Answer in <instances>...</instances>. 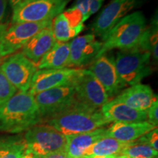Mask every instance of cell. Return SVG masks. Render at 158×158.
Returning <instances> with one entry per match:
<instances>
[{
    "label": "cell",
    "instance_id": "6da1fadb",
    "mask_svg": "<svg viewBox=\"0 0 158 158\" xmlns=\"http://www.w3.org/2000/svg\"><path fill=\"white\" fill-rule=\"evenodd\" d=\"M43 122L33 94L18 92L0 106V132L21 134Z\"/></svg>",
    "mask_w": 158,
    "mask_h": 158
},
{
    "label": "cell",
    "instance_id": "7a4b0ae2",
    "mask_svg": "<svg viewBox=\"0 0 158 158\" xmlns=\"http://www.w3.org/2000/svg\"><path fill=\"white\" fill-rule=\"evenodd\" d=\"M45 122L64 135L88 133L111 123L100 109L89 108L76 102L69 109Z\"/></svg>",
    "mask_w": 158,
    "mask_h": 158
},
{
    "label": "cell",
    "instance_id": "3957f363",
    "mask_svg": "<svg viewBox=\"0 0 158 158\" xmlns=\"http://www.w3.org/2000/svg\"><path fill=\"white\" fill-rule=\"evenodd\" d=\"M147 27V19L141 11L127 15L116 23L102 41V48L96 58L114 49L125 51L135 48Z\"/></svg>",
    "mask_w": 158,
    "mask_h": 158
},
{
    "label": "cell",
    "instance_id": "277c9868",
    "mask_svg": "<svg viewBox=\"0 0 158 158\" xmlns=\"http://www.w3.org/2000/svg\"><path fill=\"white\" fill-rule=\"evenodd\" d=\"M151 54L138 48L119 51L114 58L117 73L126 86L141 84L152 73Z\"/></svg>",
    "mask_w": 158,
    "mask_h": 158
},
{
    "label": "cell",
    "instance_id": "5b68a950",
    "mask_svg": "<svg viewBox=\"0 0 158 158\" xmlns=\"http://www.w3.org/2000/svg\"><path fill=\"white\" fill-rule=\"evenodd\" d=\"M71 0H23L13 8L12 23L52 21Z\"/></svg>",
    "mask_w": 158,
    "mask_h": 158
},
{
    "label": "cell",
    "instance_id": "8992f818",
    "mask_svg": "<svg viewBox=\"0 0 158 158\" xmlns=\"http://www.w3.org/2000/svg\"><path fill=\"white\" fill-rule=\"evenodd\" d=\"M51 23L52 21L12 23L11 26L0 23V56L2 58L17 53L35 35Z\"/></svg>",
    "mask_w": 158,
    "mask_h": 158
},
{
    "label": "cell",
    "instance_id": "52a82bcc",
    "mask_svg": "<svg viewBox=\"0 0 158 158\" xmlns=\"http://www.w3.org/2000/svg\"><path fill=\"white\" fill-rule=\"evenodd\" d=\"M23 138L27 150L39 157L56 152H64L65 135L47 124H37L27 130Z\"/></svg>",
    "mask_w": 158,
    "mask_h": 158
},
{
    "label": "cell",
    "instance_id": "ba28073f",
    "mask_svg": "<svg viewBox=\"0 0 158 158\" xmlns=\"http://www.w3.org/2000/svg\"><path fill=\"white\" fill-rule=\"evenodd\" d=\"M34 97L43 122L69 109L76 102L73 86L51 89L36 94Z\"/></svg>",
    "mask_w": 158,
    "mask_h": 158
},
{
    "label": "cell",
    "instance_id": "9c48e42d",
    "mask_svg": "<svg viewBox=\"0 0 158 158\" xmlns=\"http://www.w3.org/2000/svg\"><path fill=\"white\" fill-rule=\"evenodd\" d=\"M0 70L18 91L27 92L38 68L37 64L31 62L22 52H17L4 61L0 65Z\"/></svg>",
    "mask_w": 158,
    "mask_h": 158
},
{
    "label": "cell",
    "instance_id": "30bf717a",
    "mask_svg": "<svg viewBox=\"0 0 158 158\" xmlns=\"http://www.w3.org/2000/svg\"><path fill=\"white\" fill-rule=\"evenodd\" d=\"M141 3L142 0H111L92 23V34L103 41L116 23Z\"/></svg>",
    "mask_w": 158,
    "mask_h": 158
},
{
    "label": "cell",
    "instance_id": "8fae6325",
    "mask_svg": "<svg viewBox=\"0 0 158 158\" xmlns=\"http://www.w3.org/2000/svg\"><path fill=\"white\" fill-rule=\"evenodd\" d=\"M76 102L94 110L100 109L109 101L104 88L89 70L84 69L73 84Z\"/></svg>",
    "mask_w": 158,
    "mask_h": 158
},
{
    "label": "cell",
    "instance_id": "7c38bea8",
    "mask_svg": "<svg viewBox=\"0 0 158 158\" xmlns=\"http://www.w3.org/2000/svg\"><path fill=\"white\" fill-rule=\"evenodd\" d=\"M84 69L62 68L38 70L31 80L28 92L33 95L43 91L64 86H73Z\"/></svg>",
    "mask_w": 158,
    "mask_h": 158
},
{
    "label": "cell",
    "instance_id": "4fadbf2b",
    "mask_svg": "<svg viewBox=\"0 0 158 158\" xmlns=\"http://www.w3.org/2000/svg\"><path fill=\"white\" fill-rule=\"evenodd\" d=\"M88 70L98 79L109 98L117 96L127 86L118 76L114 64V58L107 54L94 59Z\"/></svg>",
    "mask_w": 158,
    "mask_h": 158
},
{
    "label": "cell",
    "instance_id": "5bb4252c",
    "mask_svg": "<svg viewBox=\"0 0 158 158\" xmlns=\"http://www.w3.org/2000/svg\"><path fill=\"white\" fill-rule=\"evenodd\" d=\"M83 15L75 6L64 10L52 20L51 29L56 41L70 42L84 28Z\"/></svg>",
    "mask_w": 158,
    "mask_h": 158
},
{
    "label": "cell",
    "instance_id": "9a60e30c",
    "mask_svg": "<svg viewBox=\"0 0 158 158\" xmlns=\"http://www.w3.org/2000/svg\"><path fill=\"white\" fill-rule=\"evenodd\" d=\"M102 43L97 40L94 35L78 36L70 41V60L68 68H80L86 66L96 58Z\"/></svg>",
    "mask_w": 158,
    "mask_h": 158
},
{
    "label": "cell",
    "instance_id": "2e32d148",
    "mask_svg": "<svg viewBox=\"0 0 158 158\" xmlns=\"http://www.w3.org/2000/svg\"><path fill=\"white\" fill-rule=\"evenodd\" d=\"M114 100L134 109L147 111L158 98L149 86L138 84L124 89Z\"/></svg>",
    "mask_w": 158,
    "mask_h": 158
},
{
    "label": "cell",
    "instance_id": "e0dca14e",
    "mask_svg": "<svg viewBox=\"0 0 158 158\" xmlns=\"http://www.w3.org/2000/svg\"><path fill=\"white\" fill-rule=\"evenodd\" d=\"M100 110L110 122L131 123L147 121L146 110L134 109L114 99L105 104Z\"/></svg>",
    "mask_w": 158,
    "mask_h": 158
},
{
    "label": "cell",
    "instance_id": "ac0fdd59",
    "mask_svg": "<svg viewBox=\"0 0 158 158\" xmlns=\"http://www.w3.org/2000/svg\"><path fill=\"white\" fill-rule=\"evenodd\" d=\"M56 42L51 25L31 37L22 48V53L31 62L37 64L41 58L51 50Z\"/></svg>",
    "mask_w": 158,
    "mask_h": 158
},
{
    "label": "cell",
    "instance_id": "d6986e66",
    "mask_svg": "<svg viewBox=\"0 0 158 158\" xmlns=\"http://www.w3.org/2000/svg\"><path fill=\"white\" fill-rule=\"evenodd\" d=\"M64 152L71 158H81L85 150L99 140L107 137V129L99 128L93 131L76 135H65Z\"/></svg>",
    "mask_w": 158,
    "mask_h": 158
},
{
    "label": "cell",
    "instance_id": "ffe728a7",
    "mask_svg": "<svg viewBox=\"0 0 158 158\" xmlns=\"http://www.w3.org/2000/svg\"><path fill=\"white\" fill-rule=\"evenodd\" d=\"M156 127L147 121L131 123L114 122L107 129V137L124 142L135 141Z\"/></svg>",
    "mask_w": 158,
    "mask_h": 158
},
{
    "label": "cell",
    "instance_id": "44dd1931",
    "mask_svg": "<svg viewBox=\"0 0 158 158\" xmlns=\"http://www.w3.org/2000/svg\"><path fill=\"white\" fill-rule=\"evenodd\" d=\"M70 60V42L56 41L54 46L37 63L38 70H51L68 68Z\"/></svg>",
    "mask_w": 158,
    "mask_h": 158
},
{
    "label": "cell",
    "instance_id": "7402d4cb",
    "mask_svg": "<svg viewBox=\"0 0 158 158\" xmlns=\"http://www.w3.org/2000/svg\"><path fill=\"white\" fill-rule=\"evenodd\" d=\"M135 141L124 142L113 138L105 137L85 150L81 158L102 157L119 154L125 148L134 144Z\"/></svg>",
    "mask_w": 158,
    "mask_h": 158
},
{
    "label": "cell",
    "instance_id": "603a6c76",
    "mask_svg": "<svg viewBox=\"0 0 158 158\" xmlns=\"http://www.w3.org/2000/svg\"><path fill=\"white\" fill-rule=\"evenodd\" d=\"M27 150V143L21 134L0 136V158H21Z\"/></svg>",
    "mask_w": 158,
    "mask_h": 158
},
{
    "label": "cell",
    "instance_id": "cb8c5ba5",
    "mask_svg": "<svg viewBox=\"0 0 158 158\" xmlns=\"http://www.w3.org/2000/svg\"><path fill=\"white\" fill-rule=\"evenodd\" d=\"M157 15L154 16L149 27H147L136 48L151 54L152 59L155 62L158 59V25Z\"/></svg>",
    "mask_w": 158,
    "mask_h": 158
},
{
    "label": "cell",
    "instance_id": "d4e9b609",
    "mask_svg": "<svg viewBox=\"0 0 158 158\" xmlns=\"http://www.w3.org/2000/svg\"><path fill=\"white\" fill-rule=\"evenodd\" d=\"M122 158H157L158 151H156L147 144L135 141L134 144L125 148L119 153Z\"/></svg>",
    "mask_w": 158,
    "mask_h": 158
},
{
    "label": "cell",
    "instance_id": "484cf974",
    "mask_svg": "<svg viewBox=\"0 0 158 158\" xmlns=\"http://www.w3.org/2000/svg\"><path fill=\"white\" fill-rule=\"evenodd\" d=\"M17 92L18 90L9 82L0 70V106L9 100Z\"/></svg>",
    "mask_w": 158,
    "mask_h": 158
},
{
    "label": "cell",
    "instance_id": "4316f807",
    "mask_svg": "<svg viewBox=\"0 0 158 158\" xmlns=\"http://www.w3.org/2000/svg\"><path fill=\"white\" fill-rule=\"evenodd\" d=\"M137 143L147 144L156 151H158V129L157 127L149 132L136 140Z\"/></svg>",
    "mask_w": 158,
    "mask_h": 158
},
{
    "label": "cell",
    "instance_id": "83f0119b",
    "mask_svg": "<svg viewBox=\"0 0 158 158\" xmlns=\"http://www.w3.org/2000/svg\"><path fill=\"white\" fill-rule=\"evenodd\" d=\"M147 122L155 127L158 124V100H155L152 106L147 110Z\"/></svg>",
    "mask_w": 158,
    "mask_h": 158
},
{
    "label": "cell",
    "instance_id": "f1b7e54d",
    "mask_svg": "<svg viewBox=\"0 0 158 158\" xmlns=\"http://www.w3.org/2000/svg\"><path fill=\"white\" fill-rule=\"evenodd\" d=\"M89 2L90 0H76L75 5H73L81 12L84 22L89 19Z\"/></svg>",
    "mask_w": 158,
    "mask_h": 158
},
{
    "label": "cell",
    "instance_id": "f546056e",
    "mask_svg": "<svg viewBox=\"0 0 158 158\" xmlns=\"http://www.w3.org/2000/svg\"><path fill=\"white\" fill-rule=\"evenodd\" d=\"M105 0H90L89 2V18L91 15L96 13L101 8L102 3Z\"/></svg>",
    "mask_w": 158,
    "mask_h": 158
},
{
    "label": "cell",
    "instance_id": "4dcf8cb0",
    "mask_svg": "<svg viewBox=\"0 0 158 158\" xmlns=\"http://www.w3.org/2000/svg\"><path fill=\"white\" fill-rule=\"evenodd\" d=\"M40 158H71L67 155L64 152H56L47 154L44 156H42Z\"/></svg>",
    "mask_w": 158,
    "mask_h": 158
},
{
    "label": "cell",
    "instance_id": "1f68e13d",
    "mask_svg": "<svg viewBox=\"0 0 158 158\" xmlns=\"http://www.w3.org/2000/svg\"><path fill=\"white\" fill-rule=\"evenodd\" d=\"M7 4V0H0V23L5 17Z\"/></svg>",
    "mask_w": 158,
    "mask_h": 158
},
{
    "label": "cell",
    "instance_id": "d6a6232c",
    "mask_svg": "<svg viewBox=\"0 0 158 158\" xmlns=\"http://www.w3.org/2000/svg\"><path fill=\"white\" fill-rule=\"evenodd\" d=\"M21 158H40V157H39L38 155L31 152H29L28 150H27L26 153Z\"/></svg>",
    "mask_w": 158,
    "mask_h": 158
},
{
    "label": "cell",
    "instance_id": "836d02e7",
    "mask_svg": "<svg viewBox=\"0 0 158 158\" xmlns=\"http://www.w3.org/2000/svg\"><path fill=\"white\" fill-rule=\"evenodd\" d=\"M87 158H122V156L120 154H116V155H112L108 156H102V157H92Z\"/></svg>",
    "mask_w": 158,
    "mask_h": 158
},
{
    "label": "cell",
    "instance_id": "e575fe53",
    "mask_svg": "<svg viewBox=\"0 0 158 158\" xmlns=\"http://www.w3.org/2000/svg\"><path fill=\"white\" fill-rule=\"evenodd\" d=\"M7 3H9V5H10L12 8H13L15 5H18L19 2H21L23 1V0H7Z\"/></svg>",
    "mask_w": 158,
    "mask_h": 158
},
{
    "label": "cell",
    "instance_id": "d590c367",
    "mask_svg": "<svg viewBox=\"0 0 158 158\" xmlns=\"http://www.w3.org/2000/svg\"><path fill=\"white\" fill-rule=\"evenodd\" d=\"M1 61H2V57L0 56V62H1Z\"/></svg>",
    "mask_w": 158,
    "mask_h": 158
}]
</instances>
